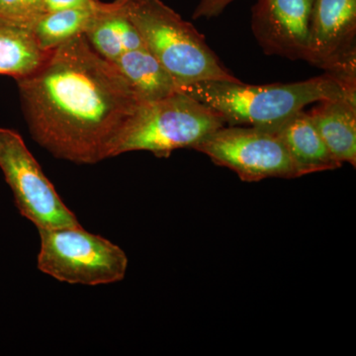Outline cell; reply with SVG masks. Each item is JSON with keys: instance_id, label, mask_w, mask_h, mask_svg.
I'll list each match as a JSON object with an SVG mask.
<instances>
[{"instance_id": "obj_1", "label": "cell", "mask_w": 356, "mask_h": 356, "mask_svg": "<svg viewBox=\"0 0 356 356\" xmlns=\"http://www.w3.org/2000/svg\"><path fill=\"white\" fill-rule=\"evenodd\" d=\"M17 81L32 138L56 158L93 165L142 103L127 79L83 34L60 44Z\"/></svg>"}, {"instance_id": "obj_2", "label": "cell", "mask_w": 356, "mask_h": 356, "mask_svg": "<svg viewBox=\"0 0 356 356\" xmlns=\"http://www.w3.org/2000/svg\"><path fill=\"white\" fill-rule=\"evenodd\" d=\"M180 92L203 103L231 126L273 130L309 104L351 96L327 74L293 83L250 86L241 81H200Z\"/></svg>"}, {"instance_id": "obj_3", "label": "cell", "mask_w": 356, "mask_h": 356, "mask_svg": "<svg viewBox=\"0 0 356 356\" xmlns=\"http://www.w3.org/2000/svg\"><path fill=\"white\" fill-rule=\"evenodd\" d=\"M147 50L177 89L208 81H238L220 62L202 34L161 0H121Z\"/></svg>"}, {"instance_id": "obj_4", "label": "cell", "mask_w": 356, "mask_h": 356, "mask_svg": "<svg viewBox=\"0 0 356 356\" xmlns=\"http://www.w3.org/2000/svg\"><path fill=\"white\" fill-rule=\"evenodd\" d=\"M225 126L209 107L184 92L142 102L112 140L106 159L130 152H149L168 158L180 149H193Z\"/></svg>"}, {"instance_id": "obj_5", "label": "cell", "mask_w": 356, "mask_h": 356, "mask_svg": "<svg viewBox=\"0 0 356 356\" xmlns=\"http://www.w3.org/2000/svg\"><path fill=\"white\" fill-rule=\"evenodd\" d=\"M39 235L37 266L54 280L98 286L125 278L129 266L126 252L83 226L39 229Z\"/></svg>"}, {"instance_id": "obj_6", "label": "cell", "mask_w": 356, "mask_h": 356, "mask_svg": "<svg viewBox=\"0 0 356 356\" xmlns=\"http://www.w3.org/2000/svg\"><path fill=\"white\" fill-rule=\"evenodd\" d=\"M0 168L20 214L39 229L81 226L19 134L0 128Z\"/></svg>"}, {"instance_id": "obj_7", "label": "cell", "mask_w": 356, "mask_h": 356, "mask_svg": "<svg viewBox=\"0 0 356 356\" xmlns=\"http://www.w3.org/2000/svg\"><path fill=\"white\" fill-rule=\"evenodd\" d=\"M215 165L233 170L245 182L298 178L284 145L273 131L222 126L194 147Z\"/></svg>"}, {"instance_id": "obj_8", "label": "cell", "mask_w": 356, "mask_h": 356, "mask_svg": "<svg viewBox=\"0 0 356 356\" xmlns=\"http://www.w3.org/2000/svg\"><path fill=\"white\" fill-rule=\"evenodd\" d=\"M305 60L356 96V0H314Z\"/></svg>"}, {"instance_id": "obj_9", "label": "cell", "mask_w": 356, "mask_h": 356, "mask_svg": "<svg viewBox=\"0 0 356 356\" xmlns=\"http://www.w3.org/2000/svg\"><path fill=\"white\" fill-rule=\"evenodd\" d=\"M314 0H257L252 30L266 55L305 60Z\"/></svg>"}, {"instance_id": "obj_10", "label": "cell", "mask_w": 356, "mask_h": 356, "mask_svg": "<svg viewBox=\"0 0 356 356\" xmlns=\"http://www.w3.org/2000/svg\"><path fill=\"white\" fill-rule=\"evenodd\" d=\"M271 131L284 145L298 177L341 168L304 110Z\"/></svg>"}, {"instance_id": "obj_11", "label": "cell", "mask_w": 356, "mask_h": 356, "mask_svg": "<svg viewBox=\"0 0 356 356\" xmlns=\"http://www.w3.org/2000/svg\"><path fill=\"white\" fill-rule=\"evenodd\" d=\"M308 114L334 159L355 168L356 97L320 102Z\"/></svg>"}, {"instance_id": "obj_12", "label": "cell", "mask_w": 356, "mask_h": 356, "mask_svg": "<svg viewBox=\"0 0 356 356\" xmlns=\"http://www.w3.org/2000/svg\"><path fill=\"white\" fill-rule=\"evenodd\" d=\"M83 35L91 48L111 63L127 51L146 48L137 28L124 11L121 0L102 2Z\"/></svg>"}, {"instance_id": "obj_13", "label": "cell", "mask_w": 356, "mask_h": 356, "mask_svg": "<svg viewBox=\"0 0 356 356\" xmlns=\"http://www.w3.org/2000/svg\"><path fill=\"white\" fill-rule=\"evenodd\" d=\"M112 64L127 79L143 102H158L178 91L172 77L147 48L127 51Z\"/></svg>"}, {"instance_id": "obj_14", "label": "cell", "mask_w": 356, "mask_h": 356, "mask_svg": "<svg viewBox=\"0 0 356 356\" xmlns=\"http://www.w3.org/2000/svg\"><path fill=\"white\" fill-rule=\"evenodd\" d=\"M49 53L41 50L31 27L0 21V74L15 79L29 76Z\"/></svg>"}, {"instance_id": "obj_15", "label": "cell", "mask_w": 356, "mask_h": 356, "mask_svg": "<svg viewBox=\"0 0 356 356\" xmlns=\"http://www.w3.org/2000/svg\"><path fill=\"white\" fill-rule=\"evenodd\" d=\"M97 8L64 9L42 14L31 25L33 35L41 50L50 51L83 34Z\"/></svg>"}, {"instance_id": "obj_16", "label": "cell", "mask_w": 356, "mask_h": 356, "mask_svg": "<svg viewBox=\"0 0 356 356\" xmlns=\"http://www.w3.org/2000/svg\"><path fill=\"white\" fill-rule=\"evenodd\" d=\"M44 13V0H0V21L31 27Z\"/></svg>"}, {"instance_id": "obj_17", "label": "cell", "mask_w": 356, "mask_h": 356, "mask_svg": "<svg viewBox=\"0 0 356 356\" xmlns=\"http://www.w3.org/2000/svg\"><path fill=\"white\" fill-rule=\"evenodd\" d=\"M235 0H199L197 7L194 10V19L200 18L217 17Z\"/></svg>"}, {"instance_id": "obj_18", "label": "cell", "mask_w": 356, "mask_h": 356, "mask_svg": "<svg viewBox=\"0 0 356 356\" xmlns=\"http://www.w3.org/2000/svg\"><path fill=\"white\" fill-rule=\"evenodd\" d=\"M100 3L99 0H44V13L64 9H95Z\"/></svg>"}]
</instances>
